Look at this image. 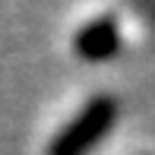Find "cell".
<instances>
[{
  "label": "cell",
  "mask_w": 155,
  "mask_h": 155,
  "mask_svg": "<svg viewBox=\"0 0 155 155\" xmlns=\"http://www.w3.org/2000/svg\"><path fill=\"white\" fill-rule=\"evenodd\" d=\"M73 51H76V57L86 60V63L111 60L120 51V25H117V19L101 13V16L82 22L73 35Z\"/></svg>",
  "instance_id": "7a4b0ae2"
},
{
  "label": "cell",
  "mask_w": 155,
  "mask_h": 155,
  "mask_svg": "<svg viewBox=\"0 0 155 155\" xmlns=\"http://www.w3.org/2000/svg\"><path fill=\"white\" fill-rule=\"evenodd\" d=\"M117 117V101L111 95H92L67 124L54 133L48 143V155H89L104 133L114 127Z\"/></svg>",
  "instance_id": "6da1fadb"
}]
</instances>
